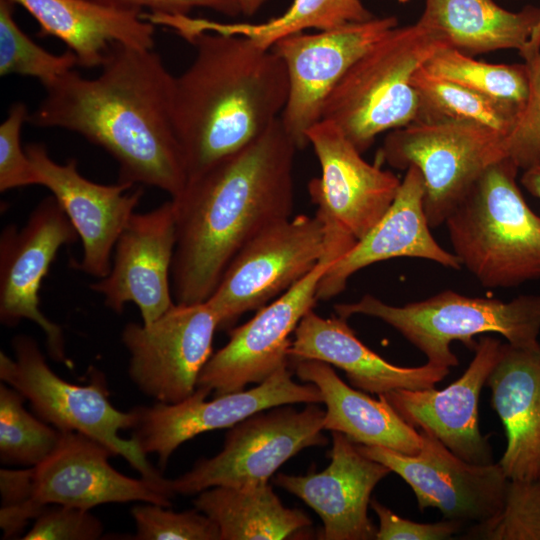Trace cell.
<instances>
[{
	"label": "cell",
	"mask_w": 540,
	"mask_h": 540,
	"mask_svg": "<svg viewBox=\"0 0 540 540\" xmlns=\"http://www.w3.org/2000/svg\"><path fill=\"white\" fill-rule=\"evenodd\" d=\"M100 67L94 78L73 69L47 86L27 122L101 147L118 163V182L177 197L187 172L174 128V76L154 49L123 44H113Z\"/></svg>",
	"instance_id": "obj_1"
},
{
	"label": "cell",
	"mask_w": 540,
	"mask_h": 540,
	"mask_svg": "<svg viewBox=\"0 0 540 540\" xmlns=\"http://www.w3.org/2000/svg\"><path fill=\"white\" fill-rule=\"evenodd\" d=\"M299 150L280 117L239 151L188 179L175 198L174 302H205L239 250L294 208Z\"/></svg>",
	"instance_id": "obj_2"
},
{
	"label": "cell",
	"mask_w": 540,
	"mask_h": 540,
	"mask_svg": "<svg viewBox=\"0 0 540 540\" xmlns=\"http://www.w3.org/2000/svg\"><path fill=\"white\" fill-rule=\"evenodd\" d=\"M174 76L173 120L188 179L239 151L280 116L289 91L281 58L249 38L202 32Z\"/></svg>",
	"instance_id": "obj_3"
},
{
	"label": "cell",
	"mask_w": 540,
	"mask_h": 540,
	"mask_svg": "<svg viewBox=\"0 0 540 540\" xmlns=\"http://www.w3.org/2000/svg\"><path fill=\"white\" fill-rule=\"evenodd\" d=\"M507 157L490 166L446 218L453 253L486 288L540 278V216L517 186Z\"/></svg>",
	"instance_id": "obj_4"
},
{
	"label": "cell",
	"mask_w": 540,
	"mask_h": 540,
	"mask_svg": "<svg viewBox=\"0 0 540 540\" xmlns=\"http://www.w3.org/2000/svg\"><path fill=\"white\" fill-rule=\"evenodd\" d=\"M446 45L441 34L419 22L392 28L333 88L323 104L321 120L336 125L365 152L381 133L416 120L419 96L412 76Z\"/></svg>",
	"instance_id": "obj_5"
},
{
	"label": "cell",
	"mask_w": 540,
	"mask_h": 540,
	"mask_svg": "<svg viewBox=\"0 0 540 540\" xmlns=\"http://www.w3.org/2000/svg\"><path fill=\"white\" fill-rule=\"evenodd\" d=\"M334 309L344 319L366 315L382 320L420 350L427 363L449 369L459 364L450 348L453 341L474 350L475 336L498 333L515 347L540 344V294L503 301L444 290L403 306L389 305L365 294L355 302L337 304Z\"/></svg>",
	"instance_id": "obj_6"
},
{
	"label": "cell",
	"mask_w": 540,
	"mask_h": 540,
	"mask_svg": "<svg viewBox=\"0 0 540 540\" xmlns=\"http://www.w3.org/2000/svg\"><path fill=\"white\" fill-rule=\"evenodd\" d=\"M12 348L14 358L0 352V379L29 401L35 415L62 432H79L101 442L141 477L167 481L133 438L119 435L120 430L133 428L135 416L131 410L123 412L112 405L103 374L93 371L88 385L73 384L50 368L32 337L15 336Z\"/></svg>",
	"instance_id": "obj_7"
},
{
	"label": "cell",
	"mask_w": 540,
	"mask_h": 540,
	"mask_svg": "<svg viewBox=\"0 0 540 540\" xmlns=\"http://www.w3.org/2000/svg\"><path fill=\"white\" fill-rule=\"evenodd\" d=\"M506 136L464 120H416L390 131L380 157L394 168L416 167L424 182L431 228L446 218L493 164L507 158Z\"/></svg>",
	"instance_id": "obj_8"
},
{
	"label": "cell",
	"mask_w": 540,
	"mask_h": 540,
	"mask_svg": "<svg viewBox=\"0 0 540 540\" xmlns=\"http://www.w3.org/2000/svg\"><path fill=\"white\" fill-rule=\"evenodd\" d=\"M321 168L308 192L324 225L328 252L345 255L383 217L401 180L363 159L361 152L333 123L320 120L307 133Z\"/></svg>",
	"instance_id": "obj_9"
},
{
	"label": "cell",
	"mask_w": 540,
	"mask_h": 540,
	"mask_svg": "<svg viewBox=\"0 0 540 540\" xmlns=\"http://www.w3.org/2000/svg\"><path fill=\"white\" fill-rule=\"evenodd\" d=\"M293 404L263 410L231 427L223 449L201 458L186 473L169 479L172 492L194 495L216 486H244L268 482L300 451L328 444L323 435L325 410L317 403L297 410Z\"/></svg>",
	"instance_id": "obj_10"
},
{
	"label": "cell",
	"mask_w": 540,
	"mask_h": 540,
	"mask_svg": "<svg viewBox=\"0 0 540 540\" xmlns=\"http://www.w3.org/2000/svg\"><path fill=\"white\" fill-rule=\"evenodd\" d=\"M325 256L320 218L297 215L278 221L247 242L235 255L207 300L219 329L258 310L308 275Z\"/></svg>",
	"instance_id": "obj_11"
},
{
	"label": "cell",
	"mask_w": 540,
	"mask_h": 540,
	"mask_svg": "<svg viewBox=\"0 0 540 540\" xmlns=\"http://www.w3.org/2000/svg\"><path fill=\"white\" fill-rule=\"evenodd\" d=\"M218 329V317L208 301L175 303L148 325L126 324L121 338L129 354L130 379L157 402L183 401L197 388Z\"/></svg>",
	"instance_id": "obj_12"
},
{
	"label": "cell",
	"mask_w": 540,
	"mask_h": 540,
	"mask_svg": "<svg viewBox=\"0 0 540 540\" xmlns=\"http://www.w3.org/2000/svg\"><path fill=\"white\" fill-rule=\"evenodd\" d=\"M210 393L197 387L177 403L134 407L132 438L145 455L156 454L163 469L181 444L201 433L231 428L257 412L280 405L323 403L319 389L312 383L295 382L288 365L251 389L206 400Z\"/></svg>",
	"instance_id": "obj_13"
},
{
	"label": "cell",
	"mask_w": 540,
	"mask_h": 540,
	"mask_svg": "<svg viewBox=\"0 0 540 540\" xmlns=\"http://www.w3.org/2000/svg\"><path fill=\"white\" fill-rule=\"evenodd\" d=\"M420 433L423 443L415 455L356 445L362 454L387 466L411 487L421 511L437 508L445 519L464 525L484 523L498 515L509 483L501 465L467 462L431 434Z\"/></svg>",
	"instance_id": "obj_14"
},
{
	"label": "cell",
	"mask_w": 540,
	"mask_h": 540,
	"mask_svg": "<svg viewBox=\"0 0 540 540\" xmlns=\"http://www.w3.org/2000/svg\"><path fill=\"white\" fill-rule=\"evenodd\" d=\"M396 26L395 16L374 17L335 29L290 35L271 47L283 61L289 83L280 119L298 149L308 145L307 133L321 120L323 104L340 79Z\"/></svg>",
	"instance_id": "obj_15"
},
{
	"label": "cell",
	"mask_w": 540,
	"mask_h": 540,
	"mask_svg": "<svg viewBox=\"0 0 540 540\" xmlns=\"http://www.w3.org/2000/svg\"><path fill=\"white\" fill-rule=\"evenodd\" d=\"M77 231L57 200L42 199L26 224L6 226L0 236V320L14 327L26 319L46 336L50 357L68 363L62 328L48 319L39 306V290L58 250L74 243Z\"/></svg>",
	"instance_id": "obj_16"
},
{
	"label": "cell",
	"mask_w": 540,
	"mask_h": 540,
	"mask_svg": "<svg viewBox=\"0 0 540 540\" xmlns=\"http://www.w3.org/2000/svg\"><path fill=\"white\" fill-rule=\"evenodd\" d=\"M330 267V263L320 262L275 301L258 309L249 321L230 329L228 342L212 354L197 387L209 389L214 396L233 393L263 382L288 365L290 335L313 309L318 284Z\"/></svg>",
	"instance_id": "obj_17"
},
{
	"label": "cell",
	"mask_w": 540,
	"mask_h": 540,
	"mask_svg": "<svg viewBox=\"0 0 540 540\" xmlns=\"http://www.w3.org/2000/svg\"><path fill=\"white\" fill-rule=\"evenodd\" d=\"M175 245L172 199L151 211L134 213L116 241L109 274L90 288L113 312L120 314L133 302L144 325L154 322L175 304L171 288Z\"/></svg>",
	"instance_id": "obj_18"
},
{
	"label": "cell",
	"mask_w": 540,
	"mask_h": 540,
	"mask_svg": "<svg viewBox=\"0 0 540 540\" xmlns=\"http://www.w3.org/2000/svg\"><path fill=\"white\" fill-rule=\"evenodd\" d=\"M39 185L50 190L82 242V258L75 268L98 279L106 277L112 266L116 241L135 213L142 198V189L117 182L104 185L81 175L77 160L57 163L44 144L25 147Z\"/></svg>",
	"instance_id": "obj_19"
},
{
	"label": "cell",
	"mask_w": 540,
	"mask_h": 540,
	"mask_svg": "<svg viewBox=\"0 0 540 540\" xmlns=\"http://www.w3.org/2000/svg\"><path fill=\"white\" fill-rule=\"evenodd\" d=\"M116 456L101 442L79 432H62L55 450L34 467V501L41 508L67 505L90 510L108 503L141 501L171 506L169 482L128 477L115 470Z\"/></svg>",
	"instance_id": "obj_20"
},
{
	"label": "cell",
	"mask_w": 540,
	"mask_h": 540,
	"mask_svg": "<svg viewBox=\"0 0 540 540\" xmlns=\"http://www.w3.org/2000/svg\"><path fill=\"white\" fill-rule=\"evenodd\" d=\"M501 344L482 335L465 372L442 390L397 389L382 395L405 422L431 434L460 458L473 464L492 463L491 446L479 427V398Z\"/></svg>",
	"instance_id": "obj_21"
},
{
	"label": "cell",
	"mask_w": 540,
	"mask_h": 540,
	"mask_svg": "<svg viewBox=\"0 0 540 540\" xmlns=\"http://www.w3.org/2000/svg\"><path fill=\"white\" fill-rule=\"evenodd\" d=\"M331 433L326 469L306 475L278 473L274 483L319 515L323 524L321 539H376L377 528L368 516V506L374 488L391 470L362 454L343 433Z\"/></svg>",
	"instance_id": "obj_22"
},
{
	"label": "cell",
	"mask_w": 540,
	"mask_h": 540,
	"mask_svg": "<svg viewBox=\"0 0 540 540\" xmlns=\"http://www.w3.org/2000/svg\"><path fill=\"white\" fill-rule=\"evenodd\" d=\"M424 194L420 171L416 167H408L383 217L325 272L318 284L317 299L329 300L337 296L353 274L392 258H420L447 268L460 269L455 254L443 249L431 234L424 210Z\"/></svg>",
	"instance_id": "obj_23"
},
{
	"label": "cell",
	"mask_w": 540,
	"mask_h": 540,
	"mask_svg": "<svg viewBox=\"0 0 540 540\" xmlns=\"http://www.w3.org/2000/svg\"><path fill=\"white\" fill-rule=\"evenodd\" d=\"M292 362L319 360L343 370L350 384L364 392L384 394L397 389H428L442 381L449 368L429 363L394 365L369 349L340 316L321 317L308 311L294 331L288 350Z\"/></svg>",
	"instance_id": "obj_24"
},
{
	"label": "cell",
	"mask_w": 540,
	"mask_h": 540,
	"mask_svg": "<svg viewBox=\"0 0 540 540\" xmlns=\"http://www.w3.org/2000/svg\"><path fill=\"white\" fill-rule=\"evenodd\" d=\"M485 385L506 433L498 462L506 477L540 478V344L520 348L502 343Z\"/></svg>",
	"instance_id": "obj_25"
},
{
	"label": "cell",
	"mask_w": 540,
	"mask_h": 540,
	"mask_svg": "<svg viewBox=\"0 0 540 540\" xmlns=\"http://www.w3.org/2000/svg\"><path fill=\"white\" fill-rule=\"evenodd\" d=\"M9 1L33 16L41 37L61 40L86 69L100 67L113 44L154 49V24L137 12L93 0Z\"/></svg>",
	"instance_id": "obj_26"
},
{
	"label": "cell",
	"mask_w": 540,
	"mask_h": 540,
	"mask_svg": "<svg viewBox=\"0 0 540 540\" xmlns=\"http://www.w3.org/2000/svg\"><path fill=\"white\" fill-rule=\"evenodd\" d=\"M294 363L297 377L314 384L326 406L324 430L341 432L352 442L379 446L407 455L422 447L420 431L410 426L382 394L374 399L347 385L331 365L319 360Z\"/></svg>",
	"instance_id": "obj_27"
},
{
	"label": "cell",
	"mask_w": 540,
	"mask_h": 540,
	"mask_svg": "<svg viewBox=\"0 0 540 540\" xmlns=\"http://www.w3.org/2000/svg\"><path fill=\"white\" fill-rule=\"evenodd\" d=\"M420 24L470 56L514 49L523 58L540 43V7L513 12L493 0H425Z\"/></svg>",
	"instance_id": "obj_28"
},
{
	"label": "cell",
	"mask_w": 540,
	"mask_h": 540,
	"mask_svg": "<svg viewBox=\"0 0 540 540\" xmlns=\"http://www.w3.org/2000/svg\"><path fill=\"white\" fill-rule=\"evenodd\" d=\"M193 503L217 524L221 540L290 539L312 525L302 510L283 505L269 481L212 487Z\"/></svg>",
	"instance_id": "obj_29"
},
{
	"label": "cell",
	"mask_w": 540,
	"mask_h": 540,
	"mask_svg": "<svg viewBox=\"0 0 540 540\" xmlns=\"http://www.w3.org/2000/svg\"><path fill=\"white\" fill-rule=\"evenodd\" d=\"M374 17L362 0H292L284 13L261 23H221L183 15L173 17L170 26L186 40L198 33L214 32L243 36L271 48L282 38L308 29L330 30Z\"/></svg>",
	"instance_id": "obj_30"
},
{
	"label": "cell",
	"mask_w": 540,
	"mask_h": 540,
	"mask_svg": "<svg viewBox=\"0 0 540 540\" xmlns=\"http://www.w3.org/2000/svg\"><path fill=\"white\" fill-rule=\"evenodd\" d=\"M411 82L419 96L416 120L471 121L507 136L522 108L434 76L423 66L414 73Z\"/></svg>",
	"instance_id": "obj_31"
},
{
	"label": "cell",
	"mask_w": 540,
	"mask_h": 540,
	"mask_svg": "<svg viewBox=\"0 0 540 540\" xmlns=\"http://www.w3.org/2000/svg\"><path fill=\"white\" fill-rule=\"evenodd\" d=\"M423 68L434 76L521 107L527 98L528 73L524 63H486L446 45L436 50Z\"/></svg>",
	"instance_id": "obj_32"
},
{
	"label": "cell",
	"mask_w": 540,
	"mask_h": 540,
	"mask_svg": "<svg viewBox=\"0 0 540 540\" xmlns=\"http://www.w3.org/2000/svg\"><path fill=\"white\" fill-rule=\"evenodd\" d=\"M26 398L15 388L0 385V460L5 465L35 467L57 447L61 431L29 413Z\"/></svg>",
	"instance_id": "obj_33"
},
{
	"label": "cell",
	"mask_w": 540,
	"mask_h": 540,
	"mask_svg": "<svg viewBox=\"0 0 540 540\" xmlns=\"http://www.w3.org/2000/svg\"><path fill=\"white\" fill-rule=\"evenodd\" d=\"M14 5L0 0V75L33 77L46 88L78 66L77 58L69 49L57 55L36 44L16 23Z\"/></svg>",
	"instance_id": "obj_34"
},
{
	"label": "cell",
	"mask_w": 540,
	"mask_h": 540,
	"mask_svg": "<svg viewBox=\"0 0 540 540\" xmlns=\"http://www.w3.org/2000/svg\"><path fill=\"white\" fill-rule=\"evenodd\" d=\"M465 536L468 539L540 540V478L509 480L500 513L473 525Z\"/></svg>",
	"instance_id": "obj_35"
},
{
	"label": "cell",
	"mask_w": 540,
	"mask_h": 540,
	"mask_svg": "<svg viewBox=\"0 0 540 540\" xmlns=\"http://www.w3.org/2000/svg\"><path fill=\"white\" fill-rule=\"evenodd\" d=\"M168 507L144 502L131 509L136 540H221L217 524L194 508L175 512Z\"/></svg>",
	"instance_id": "obj_36"
},
{
	"label": "cell",
	"mask_w": 540,
	"mask_h": 540,
	"mask_svg": "<svg viewBox=\"0 0 540 540\" xmlns=\"http://www.w3.org/2000/svg\"><path fill=\"white\" fill-rule=\"evenodd\" d=\"M528 94L506 136L507 157L522 170L540 165V43L524 58Z\"/></svg>",
	"instance_id": "obj_37"
},
{
	"label": "cell",
	"mask_w": 540,
	"mask_h": 540,
	"mask_svg": "<svg viewBox=\"0 0 540 540\" xmlns=\"http://www.w3.org/2000/svg\"><path fill=\"white\" fill-rule=\"evenodd\" d=\"M28 110L23 102L14 103L0 125V191L39 185L37 172L25 148L21 146V129Z\"/></svg>",
	"instance_id": "obj_38"
},
{
	"label": "cell",
	"mask_w": 540,
	"mask_h": 540,
	"mask_svg": "<svg viewBox=\"0 0 540 540\" xmlns=\"http://www.w3.org/2000/svg\"><path fill=\"white\" fill-rule=\"evenodd\" d=\"M0 492L3 538H15L44 510L34 501V467L1 469Z\"/></svg>",
	"instance_id": "obj_39"
},
{
	"label": "cell",
	"mask_w": 540,
	"mask_h": 540,
	"mask_svg": "<svg viewBox=\"0 0 540 540\" xmlns=\"http://www.w3.org/2000/svg\"><path fill=\"white\" fill-rule=\"evenodd\" d=\"M103 525L90 510L48 505L35 519L24 540H96L101 538Z\"/></svg>",
	"instance_id": "obj_40"
},
{
	"label": "cell",
	"mask_w": 540,
	"mask_h": 540,
	"mask_svg": "<svg viewBox=\"0 0 540 540\" xmlns=\"http://www.w3.org/2000/svg\"><path fill=\"white\" fill-rule=\"evenodd\" d=\"M370 507L379 520L376 540L451 539L464 527L463 523L448 519L435 523H418L395 514L376 499H371Z\"/></svg>",
	"instance_id": "obj_41"
},
{
	"label": "cell",
	"mask_w": 540,
	"mask_h": 540,
	"mask_svg": "<svg viewBox=\"0 0 540 540\" xmlns=\"http://www.w3.org/2000/svg\"><path fill=\"white\" fill-rule=\"evenodd\" d=\"M113 8L133 11L143 14L149 10L150 14L160 15H189L196 8L211 9L226 16L235 17L241 14L235 0H93Z\"/></svg>",
	"instance_id": "obj_42"
},
{
	"label": "cell",
	"mask_w": 540,
	"mask_h": 540,
	"mask_svg": "<svg viewBox=\"0 0 540 540\" xmlns=\"http://www.w3.org/2000/svg\"><path fill=\"white\" fill-rule=\"evenodd\" d=\"M521 184L530 194L540 199V165L523 170Z\"/></svg>",
	"instance_id": "obj_43"
},
{
	"label": "cell",
	"mask_w": 540,
	"mask_h": 540,
	"mask_svg": "<svg viewBox=\"0 0 540 540\" xmlns=\"http://www.w3.org/2000/svg\"><path fill=\"white\" fill-rule=\"evenodd\" d=\"M238 4L241 14L253 16L266 3L267 0H235Z\"/></svg>",
	"instance_id": "obj_44"
},
{
	"label": "cell",
	"mask_w": 540,
	"mask_h": 540,
	"mask_svg": "<svg viewBox=\"0 0 540 540\" xmlns=\"http://www.w3.org/2000/svg\"><path fill=\"white\" fill-rule=\"evenodd\" d=\"M400 1H406V0H400Z\"/></svg>",
	"instance_id": "obj_45"
}]
</instances>
